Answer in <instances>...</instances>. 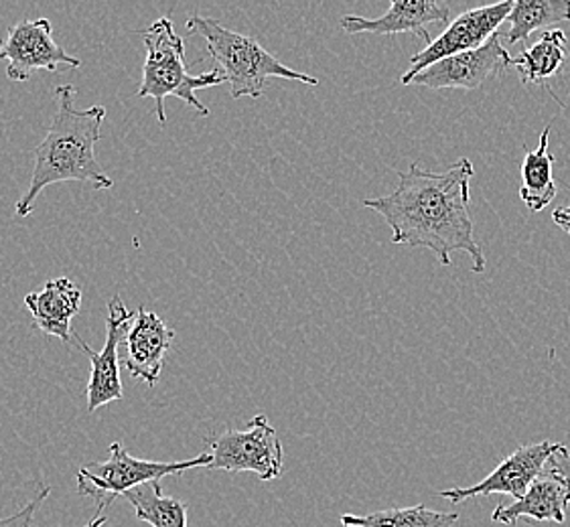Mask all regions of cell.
Here are the masks:
<instances>
[{"label":"cell","mask_w":570,"mask_h":527,"mask_svg":"<svg viewBox=\"0 0 570 527\" xmlns=\"http://www.w3.org/2000/svg\"><path fill=\"white\" fill-rule=\"evenodd\" d=\"M399 187L390 196L364 199V207L377 211L392 230V243L424 248L443 266H451V253L465 252L473 260L471 272H485V253L473 233L469 216L471 179L475 175L468 157L446 169L431 172L412 162L399 171Z\"/></svg>","instance_id":"cell-1"},{"label":"cell","mask_w":570,"mask_h":527,"mask_svg":"<svg viewBox=\"0 0 570 527\" xmlns=\"http://www.w3.org/2000/svg\"><path fill=\"white\" fill-rule=\"evenodd\" d=\"M76 88L59 86L56 90V115L46 138L35 147L31 183L17 201L14 211L27 218L35 211V203L49 185L80 181L96 189H112L115 181L96 159V145L100 142V128L106 118L104 106L76 108Z\"/></svg>","instance_id":"cell-2"},{"label":"cell","mask_w":570,"mask_h":527,"mask_svg":"<svg viewBox=\"0 0 570 527\" xmlns=\"http://www.w3.org/2000/svg\"><path fill=\"white\" fill-rule=\"evenodd\" d=\"M185 24L189 33L206 39L207 51L216 61L217 69L226 76L234 100L261 98L271 78L320 86L317 78L286 68L283 61L271 56L254 37L226 29L216 19L195 14Z\"/></svg>","instance_id":"cell-3"},{"label":"cell","mask_w":570,"mask_h":527,"mask_svg":"<svg viewBox=\"0 0 570 527\" xmlns=\"http://www.w3.org/2000/svg\"><path fill=\"white\" fill-rule=\"evenodd\" d=\"M147 59L142 66V80L138 88V98H153L160 125H167L165 100L179 98L194 108L199 116H209L206 103L195 98L197 90L214 88L226 83V76L219 69H212L199 76H191L185 69V43L175 31L171 19L160 17L142 33Z\"/></svg>","instance_id":"cell-4"},{"label":"cell","mask_w":570,"mask_h":527,"mask_svg":"<svg viewBox=\"0 0 570 527\" xmlns=\"http://www.w3.org/2000/svg\"><path fill=\"white\" fill-rule=\"evenodd\" d=\"M212 463V455L204 453L195 459L181 463H160L132 457L120 443H112L108 448V459L104 463H91L76 473L78 494L91 497L98 507L106 509L115 504L118 497L137 489L147 483L163 481L171 475H183L185 470L204 467Z\"/></svg>","instance_id":"cell-5"},{"label":"cell","mask_w":570,"mask_h":527,"mask_svg":"<svg viewBox=\"0 0 570 527\" xmlns=\"http://www.w3.org/2000/svg\"><path fill=\"white\" fill-rule=\"evenodd\" d=\"M212 463L209 470L254 473L263 481H274L283 475L285 450L268 418L258 414L244 430H226L206 438Z\"/></svg>","instance_id":"cell-6"},{"label":"cell","mask_w":570,"mask_h":527,"mask_svg":"<svg viewBox=\"0 0 570 527\" xmlns=\"http://www.w3.org/2000/svg\"><path fill=\"white\" fill-rule=\"evenodd\" d=\"M512 9V0H503V2L461 12L453 23H449L443 33L433 39L416 56H412L411 68L400 81L404 86H411V81L419 73L434 66L436 61L485 46L493 34H498L500 27L508 21Z\"/></svg>","instance_id":"cell-7"},{"label":"cell","mask_w":570,"mask_h":527,"mask_svg":"<svg viewBox=\"0 0 570 527\" xmlns=\"http://www.w3.org/2000/svg\"><path fill=\"white\" fill-rule=\"evenodd\" d=\"M0 59L9 61L7 78L19 83L39 69L56 73L61 68H81L80 59L56 43L53 24L46 17L9 27L0 37Z\"/></svg>","instance_id":"cell-8"},{"label":"cell","mask_w":570,"mask_h":527,"mask_svg":"<svg viewBox=\"0 0 570 527\" xmlns=\"http://www.w3.org/2000/svg\"><path fill=\"white\" fill-rule=\"evenodd\" d=\"M137 312L128 309L120 295L108 300L106 317V341L100 351H94L90 345L73 335V341L86 356L90 357L91 371L88 381V412H96L110 401L122 400V379H120V359L118 347L125 341Z\"/></svg>","instance_id":"cell-9"},{"label":"cell","mask_w":570,"mask_h":527,"mask_svg":"<svg viewBox=\"0 0 570 527\" xmlns=\"http://www.w3.org/2000/svg\"><path fill=\"white\" fill-rule=\"evenodd\" d=\"M510 66H513V58L503 47L502 34L498 33L480 49L436 61L411 83L431 90H478L485 81L502 76Z\"/></svg>","instance_id":"cell-10"},{"label":"cell","mask_w":570,"mask_h":527,"mask_svg":"<svg viewBox=\"0 0 570 527\" xmlns=\"http://www.w3.org/2000/svg\"><path fill=\"white\" fill-rule=\"evenodd\" d=\"M559 443L542 440L537 445H525L515 448L508 459H503L490 475L471 487H455L441 491L439 497L449 499L451 504H463L473 497H488V495H510L520 499L530 489V485L547 469L548 460L559 450Z\"/></svg>","instance_id":"cell-11"},{"label":"cell","mask_w":570,"mask_h":527,"mask_svg":"<svg viewBox=\"0 0 570 527\" xmlns=\"http://www.w3.org/2000/svg\"><path fill=\"white\" fill-rule=\"evenodd\" d=\"M175 331L147 307H138L137 317L126 335V357L122 366L132 378L142 379L155 388L163 371L165 357L171 349Z\"/></svg>","instance_id":"cell-12"},{"label":"cell","mask_w":570,"mask_h":527,"mask_svg":"<svg viewBox=\"0 0 570 527\" xmlns=\"http://www.w3.org/2000/svg\"><path fill=\"white\" fill-rule=\"evenodd\" d=\"M451 17V4L439 0H394L389 12L377 19H365L360 14H343L340 27L347 34L416 33L431 43L426 29L434 23H446Z\"/></svg>","instance_id":"cell-13"},{"label":"cell","mask_w":570,"mask_h":527,"mask_svg":"<svg viewBox=\"0 0 570 527\" xmlns=\"http://www.w3.org/2000/svg\"><path fill=\"white\" fill-rule=\"evenodd\" d=\"M569 504V483L547 467L520 499H513L512 504L498 505L491 514V521L508 527H515L520 519L540 524H564Z\"/></svg>","instance_id":"cell-14"},{"label":"cell","mask_w":570,"mask_h":527,"mask_svg":"<svg viewBox=\"0 0 570 527\" xmlns=\"http://www.w3.org/2000/svg\"><path fill=\"white\" fill-rule=\"evenodd\" d=\"M80 305L81 288L66 276L51 278L41 290L24 297V307L33 315L37 329L63 344H73L71 319L78 315Z\"/></svg>","instance_id":"cell-15"},{"label":"cell","mask_w":570,"mask_h":527,"mask_svg":"<svg viewBox=\"0 0 570 527\" xmlns=\"http://www.w3.org/2000/svg\"><path fill=\"white\" fill-rule=\"evenodd\" d=\"M550 130H552L550 127L542 130L538 149L525 152L524 162H522L520 199L532 213L547 209L557 197V183H554V177H552V169H554L557 159L548 150Z\"/></svg>","instance_id":"cell-16"},{"label":"cell","mask_w":570,"mask_h":527,"mask_svg":"<svg viewBox=\"0 0 570 527\" xmlns=\"http://www.w3.org/2000/svg\"><path fill=\"white\" fill-rule=\"evenodd\" d=\"M567 58V34L560 29L542 33L534 46L524 49L513 58V68L518 69L524 83H542L557 76Z\"/></svg>","instance_id":"cell-17"},{"label":"cell","mask_w":570,"mask_h":527,"mask_svg":"<svg viewBox=\"0 0 570 527\" xmlns=\"http://www.w3.org/2000/svg\"><path fill=\"white\" fill-rule=\"evenodd\" d=\"M570 21V0H515L508 17L510 29L502 34L505 43H520L548 24Z\"/></svg>","instance_id":"cell-18"},{"label":"cell","mask_w":570,"mask_h":527,"mask_svg":"<svg viewBox=\"0 0 570 527\" xmlns=\"http://www.w3.org/2000/svg\"><path fill=\"white\" fill-rule=\"evenodd\" d=\"M135 507L137 519L153 527H187V504L163 494L160 481L140 485L122 495Z\"/></svg>","instance_id":"cell-19"},{"label":"cell","mask_w":570,"mask_h":527,"mask_svg":"<svg viewBox=\"0 0 570 527\" xmlns=\"http://www.w3.org/2000/svg\"><path fill=\"white\" fill-rule=\"evenodd\" d=\"M456 521H459V514L434 511L426 505L382 509L367 516H354V514L342 516L343 527H455Z\"/></svg>","instance_id":"cell-20"},{"label":"cell","mask_w":570,"mask_h":527,"mask_svg":"<svg viewBox=\"0 0 570 527\" xmlns=\"http://www.w3.org/2000/svg\"><path fill=\"white\" fill-rule=\"evenodd\" d=\"M49 494H51V487H43V489L39 491V495L35 497L33 501H29V504L24 505L23 509H19V511L12 514V516L2 517V519H0V527H31L37 509L46 501Z\"/></svg>","instance_id":"cell-21"},{"label":"cell","mask_w":570,"mask_h":527,"mask_svg":"<svg viewBox=\"0 0 570 527\" xmlns=\"http://www.w3.org/2000/svg\"><path fill=\"white\" fill-rule=\"evenodd\" d=\"M548 469L552 473H557L559 477H562L564 481L570 485V450L567 447L560 445L559 450L550 457L547 465Z\"/></svg>","instance_id":"cell-22"},{"label":"cell","mask_w":570,"mask_h":527,"mask_svg":"<svg viewBox=\"0 0 570 527\" xmlns=\"http://www.w3.org/2000/svg\"><path fill=\"white\" fill-rule=\"evenodd\" d=\"M552 221L559 226L560 230L567 231L570 236V206L559 207V209L552 213Z\"/></svg>","instance_id":"cell-23"},{"label":"cell","mask_w":570,"mask_h":527,"mask_svg":"<svg viewBox=\"0 0 570 527\" xmlns=\"http://www.w3.org/2000/svg\"><path fill=\"white\" fill-rule=\"evenodd\" d=\"M102 507H98V511H96V516L91 517L90 524L86 527H102L106 521H108V517L102 516Z\"/></svg>","instance_id":"cell-24"}]
</instances>
